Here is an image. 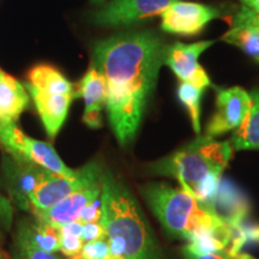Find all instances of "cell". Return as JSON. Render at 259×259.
<instances>
[{
  "mask_svg": "<svg viewBox=\"0 0 259 259\" xmlns=\"http://www.w3.org/2000/svg\"><path fill=\"white\" fill-rule=\"evenodd\" d=\"M250 205L247 199L229 181H221L213 203V213L232 228L242 225L247 216Z\"/></svg>",
  "mask_w": 259,
  "mask_h": 259,
  "instance_id": "5bb4252c",
  "label": "cell"
},
{
  "mask_svg": "<svg viewBox=\"0 0 259 259\" xmlns=\"http://www.w3.org/2000/svg\"><path fill=\"white\" fill-rule=\"evenodd\" d=\"M105 0H93V3H96V4H99V3H103Z\"/></svg>",
  "mask_w": 259,
  "mask_h": 259,
  "instance_id": "d6a6232c",
  "label": "cell"
},
{
  "mask_svg": "<svg viewBox=\"0 0 259 259\" xmlns=\"http://www.w3.org/2000/svg\"><path fill=\"white\" fill-rule=\"evenodd\" d=\"M27 83L42 92L59 95H72L74 99V84L51 65L40 64L29 70Z\"/></svg>",
  "mask_w": 259,
  "mask_h": 259,
  "instance_id": "2e32d148",
  "label": "cell"
},
{
  "mask_svg": "<svg viewBox=\"0 0 259 259\" xmlns=\"http://www.w3.org/2000/svg\"><path fill=\"white\" fill-rule=\"evenodd\" d=\"M102 218L111 253L116 259H161L156 241L136 199L109 171L102 176Z\"/></svg>",
  "mask_w": 259,
  "mask_h": 259,
  "instance_id": "3957f363",
  "label": "cell"
},
{
  "mask_svg": "<svg viewBox=\"0 0 259 259\" xmlns=\"http://www.w3.org/2000/svg\"><path fill=\"white\" fill-rule=\"evenodd\" d=\"M251 95L240 87L220 89L216 96V112L205 128V136L215 138L232 131L244 122L251 108Z\"/></svg>",
  "mask_w": 259,
  "mask_h": 259,
  "instance_id": "9c48e42d",
  "label": "cell"
},
{
  "mask_svg": "<svg viewBox=\"0 0 259 259\" xmlns=\"http://www.w3.org/2000/svg\"><path fill=\"white\" fill-rule=\"evenodd\" d=\"M166 50L163 38L151 30L120 32L94 46L93 64L107 83V115L122 147L137 135Z\"/></svg>",
  "mask_w": 259,
  "mask_h": 259,
  "instance_id": "6da1fadb",
  "label": "cell"
},
{
  "mask_svg": "<svg viewBox=\"0 0 259 259\" xmlns=\"http://www.w3.org/2000/svg\"><path fill=\"white\" fill-rule=\"evenodd\" d=\"M143 196L163 228L169 234L187 240L200 227L221 220L183 189L166 184H149L143 189Z\"/></svg>",
  "mask_w": 259,
  "mask_h": 259,
  "instance_id": "5b68a950",
  "label": "cell"
},
{
  "mask_svg": "<svg viewBox=\"0 0 259 259\" xmlns=\"http://www.w3.org/2000/svg\"><path fill=\"white\" fill-rule=\"evenodd\" d=\"M25 89L30 93L47 135L54 139L66 120L73 96L42 92L28 83H25Z\"/></svg>",
  "mask_w": 259,
  "mask_h": 259,
  "instance_id": "4fadbf2b",
  "label": "cell"
},
{
  "mask_svg": "<svg viewBox=\"0 0 259 259\" xmlns=\"http://www.w3.org/2000/svg\"><path fill=\"white\" fill-rule=\"evenodd\" d=\"M60 251L66 257H72L80 253L84 242L82 240L83 225L78 221H72L59 226Z\"/></svg>",
  "mask_w": 259,
  "mask_h": 259,
  "instance_id": "44dd1931",
  "label": "cell"
},
{
  "mask_svg": "<svg viewBox=\"0 0 259 259\" xmlns=\"http://www.w3.org/2000/svg\"><path fill=\"white\" fill-rule=\"evenodd\" d=\"M0 143L15 160L34 163L63 178L78 177L79 169L67 167L52 144L28 137L16 122L0 121Z\"/></svg>",
  "mask_w": 259,
  "mask_h": 259,
  "instance_id": "8992f818",
  "label": "cell"
},
{
  "mask_svg": "<svg viewBox=\"0 0 259 259\" xmlns=\"http://www.w3.org/2000/svg\"><path fill=\"white\" fill-rule=\"evenodd\" d=\"M103 238H107V234H106L105 227L102 226L101 221L85 223V225H83L82 240L84 244H85V242L94 241V240H99V239H103Z\"/></svg>",
  "mask_w": 259,
  "mask_h": 259,
  "instance_id": "d4e9b609",
  "label": "cell"
},
{
  "mask_svg": "<svg viewBox=\"0 0 259 259\" xmlns=\"http://www.w3.org/2000/svg\"><path fill=\"white\" fill-rule=\"evenodd\" d=\"M74 97L84 100V124L90 128L101 127L102 111L107 102V83L105 76L94 64L74 85Z\"/></svg>",
  "mask_w": 259,
  "mask_h": 259,
  "instance_id": "7c38bea8",
  "label": "cell"
},
{
  "mask_svg": "<svg viewBox=\"0 0 259 259\" xmlns=\"http://www.w3.org/2000/svg\"><path fill=\"white\" fill-rule=\"evenodd\" d=\"M232 147L231 142L199 136L180 150L151 164V171L177 179L181 189L213 213L222 173L233 154Z\"/></svg>",
  "mask_w": 259,
  "mask_h": 259,
  "instance_id": "7a4b0ae2",
  "label": "cell"
},
{
  "mask_svg": "<svg viewBox=\"0 0 259 259\" xmlns=\"http://www.w3.org/2000/svg\"><path fill=\"white\" fill-rule=\"evenodd\" d=\"M222 15L221 8L179 0L161 15V29L169 34L196 36L206 24Z\"/></svg>",
  "mask_w": 259,
  "mask_h": 259,
  "instance_id": "ba28073f",
  "label": "cell"
},
{
  "mask_svg": "<svg viewBox=\"0 0 259 259\" xmlns=\"http://www.w3.org/2000/svg\"><path fill=\"white\" fill-rule=\"evenodd\" d=\"M232 21L240 22V23H245L251 25L254 29H257L259 31V14L253 11V10L247 8V6L242 5L240 10L234 15Z\"/></svg>",
  "mask_w": 259,
  "mask_h": 259,
  "instance_id": "4316f807",
  "label": "cell"
},
{
  "mask_svg": "<svg viewBox=\"0 0 259 259\" xmlns=\"http://www.w3.org/2000/svg\"><path fill=\"white\" fill-rule=\"evenodd\" d=\"M103 169L99 176L93 178L85 185L73 191L69 196L61 199L56 205L51 208L34 211L37 221L51 223L59 227L65 223L77 221L79 213L90 202L101 197L102 193V176Z\"/></svg>",
  "mask_w": 259,
  "mask_h": 259,
  "instance_id": "8fae6325",
  "label": "cell"
},
{
  "mask_svg": "<svg viewBox=\"0 0 259 259\" xmlns=\"http://www.w3.org/2000/svg\"><path fill=\"white\" fill-rule=\"evenodd\" d=\"M204 90L205 89L202 87L187 82H180L178 87V97L181 103L186 107L193 130L197 135H200V100L203 97Z\"/></svg>",
  "mask_w": 259,
  "mask_h": 259,
  "instance_id": "d6986e66",
  "label": "cell"
},
{
  "mask_svg": "<svg viewBox=\"0 0 259 259\" xmlns=\"http://www.w3.org/2000/svg\"><path fill=\"white\" fill-rule=\"evenodd\" d=\"M32 242L41 250L48 253H56L60 251V231L59 227L51 223L37 221L32 227H28Z\"/></svg>",
  "mask_w": 259,
  "mask_h": 259,
  "instance_id": "ffe728a7",
  "label": "cell"
},
{
  "mask_svg": "<svg viewBox=\"0 0 259 259\" xmlns=\"http://www.w3.org/2000/svg\"><path fill=\"white\" fill-rule=\"evenodd\" d=\"M240 2L244 6H247L259 14V0H240Z\"/></svg>",
  "mask_w": 259,
  "mask_h": 259,
  "instance_id": "f1b7e54d",
  "label": "cell"
},
{
  "mask_svg": "<svg viewBox=\"0 0 259 259\" xmlns=\"http://www.w3.org/2000/svg\"><path fill=\"white\" fill-rule=\"evenodd\" d=\"M184 254H185L186 259H228L226 254L219 253H198V252H194L191 248L185 246L184 247Z\"/></svg>",
  "mask_w": 259,
  "mask_h": 259,
  "instance_id": "83f0119b",
  "label": "cell"
},
{
  "mask_svg": "<svg viewBox=\"0 0 259 259\" xmlns=\"http://www.w3.org/2000/svg\"><path fill=\"white\" fill-rule=\"evenodd\" d=\"M222 41L244 51L259 63V31L251 25L232 21V27L221 37Z\"/></svg>",
  "mask_w": 259,
  "mask_h": 259,
  "instance_id": "ac0fdd59",
  "label": "cell"
},
{
  "mask_svg": "<svg viewBox=\"0 0 259 259\" xmlns=\"http://www.w3.org/2000/svg\"><path fill=\"white\" fill-rule=\"evenodd\" d=\"M250 95V112L232 137L231 143L236 150H259V89H254Z\"/></svg>",
  "mask_w": 259,
  "mask_h": 259,
  "instance_id": "e0dca14e",
  "label": "cell"
},
{
  "mask_svg": "<svg viewBox=\"0 0 259 259\" xmlns=\"http://www.w3.org/2000/svg\"><path fill=\"white\" fill-rule=\"evenodd\" d=\"M15 259H60L54 253L38 248L34 244L29 234L28 227L22 228L16 238Z\"/></svg>",
  "mask_w": 259,
  "mask_h": 259,
  "instance_id": "7402d4cb",
  "label": "cell"
},
{
  "mask_svg": "<svg viewBox=\"0 0 259 259\" xmlns=\"http://www.w3.org/2000/svg\"><path fill=\"white\" fill-rule=\"evenodd\" d=\"M29 106L25 87L0 69V121L16 122Z\"/></svg>",
  "mask_w": 259,
  "mask_h": 259,
  "instance_id": "9a60e30c",
  "label": "cell"
},
{
  "mask_svg": "<svg viewBox=\"0 0 259 259\" xmlns=\"http://www.w3.org/2000/svg\"><path fill=\"white\" fill-rule=\"evenodd\" d=\"M67 259H84V258L82 257V254L78 253L76 255H72V257H67Z\"/></svg>",
  "mask_w": 259,
  "mask_h": 259,
  "instance_id": "1f68e13d",
  "label": "cell"
},
{
  "mask_svg": "<svg viewBox=\"0 0 259 259\" xmlns=\"http://www.w3.org/2000/svg\"><path fill=\"white\" fill-rule=\"evenodd\" d=\"M212 45L213 41H199L189 45L176 42L167 46L164 65L173 71L180 82L192 83L206 89L212 84L206 71L198 63V59Z\"/></svg>",
  "mask_w": 259,
  "mask_h": 259,
  "instance_id": "30bf717a",
  "label": "cell"
},
{
  "mask_svg": "<svg viewBox=\"0 0 259 259\" xmlns=\"http://www.w3.org/2000/svg\"><path fill=\"white\" fill-rule=\"evenodd\" d=\"M102 218V204H101V197L97 198L93 202H90L88 205L84 206V209L80 211L77 221L85 225V223L92 222H100Z\"/></svg>",
  "mask_w": 259,
  "mask_h": 259,
  "instance_id": "cb8c5ba5",
  "label": "cell"
},
{
  "mask_svg": "<svg viewBox=\"0 0 259 259\" xmlns=\"http://www.w3.org/2000/svg\"><path fill=\"white\" fill-rule=\"evenodd\" d=\"M179 0H112L90 17L99 28H127L161 16Z\"/></svg>",
  "mask_w": 259,
  "mask_h": 259,
  "instance_id": "52a82bcc",
  "label": "cell"
},
{
  "mask_svg": "<svg viewBox=\"0 0 259 259\" xmlns=\"http://www.w3.org/2000/svg\"><path fill=\"white\" fill-rule=\"evenodd\" d=\"M226 255L228 259H254V258H252L251 255H248L246 253H241V252H239V253H236V254H231V255L226 254Z\"/></svg>",
  "mask_w": 259,
  "mask_h": 259,
  "instance_id": "f546056e",
  "label": "cell"
},
{
  "mask_svg": "<svg viewBox=\"0 0 259 259\" xmlns=\"http://www.w3.org/2000/svg\"><path fill=\"white\" fill-rule=\"evenodd\" d=\"M0 259H10L9 254L6 253V252L4 251V248H3L2 246H0Z\"/></svg>",
  "mask_w": 259,
  "mask_h": 259,
  "instance_id": "4dcf8cb0",
  "label": "cell"
},
{
  "mask_svg": "<svg viewBox=\"0 0 259 259\" xmlns=\"http://www.w3.org/2000/svg\"><path fill=\"white\" fill-rule=\"evenodd\" d=\"M14 221V209L11 202L6 197L0 194V229L10 231Z\"/></svg>",
  "mask_w": 259,
  "mask_h": 259,
  "instance_id": "484cf974",
  "label": "cell"
},
{
  "mask_svg": "<svg viewBox=\"0 0 259 259\" xmlns=\"http://www.w3.org/2000/svg\"><path fill=\"white\" fill-rule=\"evenodd\" d=\"M14 176V193L17 203L32 212L56 205L73 191L85 185L103 170L97 162H89L79 168L76 178H63L34 163L15 160L11 162Z\"/></svg>",
  "mask_w": 259,
  "mask_h": 259,
  "instance_id": "277c9868",
  "label": "cell"
},
{
  "mask_svg": "<svg viewBox=\"0 0 259 259\" xmlns=\"http://www.w3.org/2000/svg\"><path fill=\"white\" fill-rule=\"evenodd\" d=\"M80 254L84 259H116L111 253L107 238L85 242Z\"/></svg>",
  "mask_w": 259,
  "mask_h": 259,
  "instance_id": "603a6c76",
  "label": "cell"
}]
</instances>
